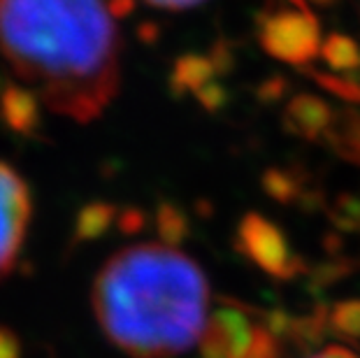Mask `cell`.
I'll return each instance as SVG.
<instances>
[{"mask_svg":"<svg viewBox=\"0 0 360 358\" xmlns=\"http://www.w3.org/2000/svg\"><path fill=\"white\" fill-rule=\"evenodd\" d=\"M0 54L53 114L89 124L121 87V40L105 0H0Z\"/></svg>","mask_w":360,"mask_h":358,"instance_id":"obj_1","label":"cell"},{"mask_svg":"<svg viewBox=\"0 0 360 358\" xmlns=\"http://www.w3.org/2000/svg\"><path fill=\"white\" fill-rule=\"evenodd\" d=\"M91 302L112 345L135 358H172L200 345L210 286L186 254L149 242L103 265Z\"/></svg>","mask_w":360,"mask_h":358,"instance_id":"obj_2","label":"cell"},{"mask_svg":"<svg viewBox=\"0 0 360 358\" xmlns=\"http://www.w3.org/2000/svg\"><path fill=\"white\" fill-rule=\"evenodd\" d=\"M258 40L270 56L304 65L321 54V28L309 7H272L256 19Z\"/></svg>","mask_w":360,"mask_h":358,"instance_id":"obj_3","label":"cell"},{"mask_svg":"<svg viewBox=\"0 0 360 358\" xmlns=\"http://www.w3.org/2000/svg\"><path fill=\"white\" fill-rule=\"evenodd\" d=\"M235 247L274 279L286 281L307 272V263L290 249L288 238L281 228L258 212H249L242 217L240 226H237Z\"/></svg>","mask_w":360,"mask_h":358,"instance_id":"obj_4","label":"cell"},{"mask_svg":"<svg viewBox=\"0 0 360 358\" xmlns=\"http://www.w3.org/2000/svg\"><path fill=\"white\" fill-rule=\"evenodd\" d=\"M30 217L33 200L26 179L0 161V279H5L17 265Z\"/></svg>","mask_w":360,"mask_h":358,"instance_id":"obj_5","label":"cell"},{"mask_svg":"<svg viewBox=\"0 0 360 358\" xmlns=\"http://www.w3.org/2000/svg\"><path fill=\"white\" fill-rule=\"evenodd\" d=\"M335 110L323 98L314 94H297L283 110V128L302 140H323L333 126Z\"/></svg>","mask_w":360,"mask_h":358,"instance_id":"obj_6","label":"cell"},{"mask_svg":"<svg viewBox=\"0 0 360 358\" xmlns=\"http://www.w3.org/2000/svg\"><path fill=\"white\" fill-rule=\"evenodd\" d=\"M217 65H214L212 56L202 54H186L174 60L172 72H170V91L172 96L184 98V96H195L207 82L217 77Z\"/></svg>","mask_w":360,"mask_h":358,"instance_id":"obj_7","label":"cell"},{"mask_svg":"<svg viewBox=\"0 0 360 358\" xmlns=\"http://www.w3.org/2000/svg\"><path fill=\"white\" fill-rule=\"evenodd\" d=\"M323 140L340 158L360 165V112L354 108L335 110L333 126Z\"/></svg>","mask_w":360,"mask_h":358,"instance_id":"obj_8","label":"cell"},{"mask_svg":"<svg viewBox=\"0 0 360 358\" xmlns=\"http://www.w3.org/2000/svg\"><path fill=\"white\" fill-rule=\"evenodd\" d=\"M321 58L326 60L328 68L335 72H344V77L360 72V47L354 37L330 33L321 42Z\"/></svg>","mask_w":360,"mask_h":358,"instance_id":"obj_9","label":"cell"},{"mask_svg":"<svg viewBox=\"0 0 360 358\" xmlns=\"http://www.w3.org/2000/svg\"><path fill=\"white\" fill-rule=\"evenodd\" d=\"M119 212L112 203H91L82 207L77 215V224H75V240L79 242H94L110 231L112 224H117Z\"/></svg>","mask_w":360,"mask_h":358,"instance_id":"obj_10","label":"cell"},{"mask_svg":"<svg viewBox=\"0 0 360 358\" xmlns=\"http://www.w3.org/2000/svg\"><path fill=\"white\" fill-rule=\"evenodd\" d=\"M5 117L14 131L30 133L37 126L40 112H37V98L26 89H10L3 101Z\"/></svg>","mask_w":360,"mask_h":358,"instance_id":"obj_11","label":"cell"},{"mask_svg":"<svg viewBox=\"0 0 360 358\" xmlns=\"http://www.w3.org/2000/svg\"><path fill=\"white\" fill-rule=\"evenodd\" d=\"M156 231L160 235V242L165 247H179L184 240L188 238L191 233V224L188 217L172 203H160L156 207Z\"/></svg>","mask_w":360,"mask_h":358,"instance_id":"obj_12","label":"cell"},{"mask_svg":"<svg viewBox=\"0 0 360 358\" xmlns=\"http://www.w3.org/2000/svg\"><path fill=\"white\" fill-rule=\"evenodd\" d=\"M263 188L265 193L277 200L281 205H293L300 203V198L304 196L302 191V181L290 174V170H281V167H267L263 172Z\"/></svg>","mask_w":360,"mask_h":358,"instance_id":"obj_13","label":"cell"},{"mask_svg":"<svg viewBox=\"0 0 360 358\" xmlns=\"http://www.w3.org/2000/svg\"><path fill=\"white\" fill-rule=\"evenodd\" d=\"M302 72L309 75L321 89L330 91L333 96L342 98V101H347V103L360 105V82H354L349 77H340V75H333V72H321L316 68H302Z\"/></svg>","mask_w":360,"mask_h":358,"instance_id":"obj_14","label":"cell"},{"mask_svg":"<svg viewBox=\"0 0 360 358\" xmlns=\"http://www.w3.org/2000/svg\"><path fill=\"white\" fill-rule=\"evenodd\" d=\"M330 331L344 338L360 340V300H342L330 307Z\"/></svg>","mask_w":360,"mask_h":358,"instance_id":"obj_15","label":"cell"},{"mask_svg":"<svg viewBox=\"0 0 360 358\" xmlns=\"http://www.w3.org/2000/svg\"><path fill=\"white\" fill-rule=\"evenodd\" d=\"M330 219L344 233H360V198L340 196L330 210Z\"/></svg>","mask_w":360,"mask_h":358,"instance_id":"obj_16","label":"cell"},{"mask_svg":"<svg viewBox=\"0 0 360 358\" xmlns=\"http://www.w3.org/2000/svg\"><path fill=\"white\" fill-rule=\"evenodd\" d=\"M351 270H354V265H351L347 258H333V261H328V263H321L309 275V281L314 288H326L335 284V281H340L342 277H347Z\"/></svg>","mask_w":360,"mask_h":358,"instance_id":"obj_17","label":"cell"},{"mask_svg":"<svg viewBox=\"0 0 360 358\" xmlns=\"http://www.w3.org/2000/svg\"><path fill=\"white\" fill-rule=\"evenodd\" d=\"M195 101L200 103L207 112H219V110H224V105L228 103V91H226L224 84L212 79V82H207L200 91H198Z\"/></svg>","mask_w":360,"mask_h":358,"instance_id":"obj_18","label":"cell"},{"mask_svg":"<svg viewBox=\"0 0 360 358\" xmlns=\"http://www.w3.org/2000/svg\"><path fill=\"white\" fill-rule=\"evenodd\" d=\"M117 226L124 235H137L144 226H147V215L137 207H126V210L119 212Z\"/></svg>","mask_w":360,"mask_h":358,"instance_id":"obj_19","label":"cell"},{"mask_svg":"<svg viewBox=\"0 0 360 358\" xmlns=\"http://www.w3.org/2000/svg\"><path fill=\"white\" fill-rule=\"evenodd\" d=\"M286 91H288L286 79H283V77H270V79H265L258 87V98L263 103H274V101H279Z\"/></svg>","mask_w":360,"mask_h":358,"instance_id":"obj_20","label":"cell"},{"mask_svg":"<svg viewBox=\"0 0 360 358\" xmlns=\"http://www.w3.org/2000/svg\"><path fill=\"white\" fill-rule=\"evenodd\" d=\"M0 358H19V345L12 333L0 331Z\"/></svg>","mask_w":360,"mask_h":358,"instance_id":"obj_21","label":"cell"},{"mask_svg":"<svg viewBox=\"0 0 360 358\" xmlns=\"http://www.w3.org/2000/svg\"><path fill=\"white\" fill-rule=\"evenodd\" d=\"M147 3L154 7H165V10H188V7L200 5L205 0H147Z\"/></svg>","mask_w":360,"mask_h":358,"instance_id":"obj_22","label":"cell"},{"mask_svg":"<svg viewBox=\"0 0 360 358\" xmlns=\"http://www.w3.org/2000/svg\"><path fill=\"white\" fill-rule=\"evenodd\" d=\"M107 7H110L112 17H128L135 7V0H110Z\"/></svg>","mask_w":360,"mask_h":358,"instance_id":"obj_23","label":"cell"},{"mask_svg":"<svg viewBox=\"0 0 360 358\" xmlns=\"http://www.w3.org/2000/svg\"><path fill=\"white\" fill-rule=\"evenodd\" d=\"M309 358H358L356 354H351L349 349H342V347H328L323 349L321 354H314Z\"/></svg>","mask_w":360,"mask_h":358,"instance_id":"obj_24","label":"cell"},{"mask_svg":"<svg viewBox=\"0 0 360 358\" xmlns=\"http://www.w3.org/2000/svg\"><path fill=\"white\" fill-rule=\"evenodd\" d=\"M137 33H140V37L144 42H154L158 37V28L154 24H142L140 28H137Z\"/></svg>","mask_w":360,"mask_h":358,"instance_id":"obj_25","label":"cell"},{"mask_svg":"<svg viewBox=\"0 0 360 358\" xmlns=\"http://www.w3.org/2000/svg\"><path fill=\"white\" fill-rule=\"evenodd\" d=\"M309 3H314V5H323V7H328V5H333L335 0H307V5Z\"/></svg>","mask_w":360,"mask_h":358,"instance_id":"obj_26","label":"cell"}]
</instances>
